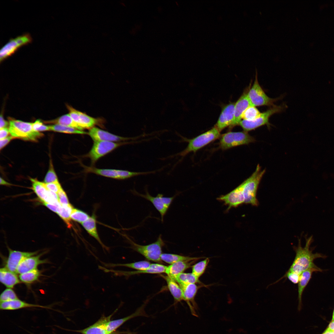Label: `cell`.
I'll list each match as a JSON object with an SVG mask.
<instances>
[{
	"instance_id": "53",
	"label": "cell",
	"mask_w": 334,
	"mask_h": 334,
	"mask_svg": "<svg viewBox=\"0 0 334 334\" xmlns=\"http://www.w3.org/2000/svg\"><path fill=\"white\" fill-rule=\"evenodd\" d=\"M332 321H334V309L333 312Z\"/></svg>"
},
{
	"instance_id": "33",
	"label": "cell",
	"mask_w": 334,
	"mask_h": 334,
	"mask_svg": "<svg viewBox=\"0 0 334 334\" xmlns=\"http://www.w3.org/2000/svg\"><path fill=\"white\" fill-rule=\"evenodd\" d=\"M87 171L97 174L113 178L119 179L118 169H100L88 167Z\"/></svg>"
},
{
	"instance_id": "28",
	"label": "cell",
	"mask_w": 334,
	"mask_h": 334,
	"mask_svg": "<svg viewBox=\"0 0 334 334\" xmlns=\"http://www.w3.org/2000/svg\"><path fill=\"white\" fill-rule=\"evenodd\" d=\"M161 258L162 261L171 264L180 261H197L203 258L190 257L173 254L162 253Z\"/></svg>"
},
{
	"instance_id": "48",
	"label": "cell",
	"mask_w": 334,
	"mask_h": 334,
	"mask_svg": "<svg viewBox=\"0 0 334 334\" xmlns=\"http://www.w3.org/2000/svg\"><path fill=\"white\" fill-rule=\"evenodd\" d=\"M10 133L9 128L7 127L1 128L0 129V139H1L7 137Z\"/></svg>"
},
{
	"instance_id": "8",
	"label": "cell",
	"mask_w": 334,
	"mask_h": 334,
	"mask_svg": "<svg viewBox=\"0 0 334 334\" xmlns=\"http://www.w3.org/2000/svg\"><path fill=\"white\" fill-rule=\"evenodd\" d=\"M285 105H275L272 106L266 111L261 113L257 119L253 121L242 120L239 125L244 131L248 132L264 125L269 126V119L273 114L281 112L285 109Z\"/></svg>"
},
{
	"instance_id": "22",
	"label": "cell",
	"mask_w": 334,
	"mask_h": 334,
	"mask_svg": "<svg viewBox=\"0 0 334 334\" xmlns=\"http://www.w3.org/2000/svg\"><path fill=\"white\" fill-rule=\"evenodd\" d=\"M145 304L142 305L138 308L133 314L128 316L116 320L109 321L108 323L107 330L109 334H111L123 324L130 319L138 316L147 317L148 315L144 310Z\"/></svg>"
},
{
	"instance_id": "19",
	"label": "cell",
	"mask_w": 334,
	"mask_h": 334,
	"mask_svg": "<svg viewBox=\"0 0 334 334\" xmlns=\"http://www.w3.org/2000/svg\"><path fill=\"white\" fill-rule=\"evenodd\" d=\"M323 270L315 265L310 268L304 271L300 275L298 285V309L301 307L302 303V296L304 290L311 279L312 274L314 272H322Z\"/></svg>"
},
{
	"instance_id": "1",
	"label": "cell",
	"mask_w": 334,
	"mask_h": 334,
	"mask_svg": "<svg viewBox=\"0 0 334 334\" xmlns=\"http://www.w3.org/2000/svg\"><path fill=\"white\" fill-rule=\"evenodd\" d=\"M258 164L252 174L241 184L227 194L218 198L219 200L228 206V209L236 207L243 204L257 206L258 202L256 195L261 180L265 172Z\"/></svg>"
},
{
	"instance_id": "10",
	"label": "cell",
	"mask_w": 334,
	"mask_h": 334,
	"mask_svg": "<svg viewBox=\"0 0 334 334\" xmlns=\"http://www.w3.org/2000/svg\"><path fill=\"white\" fill-rule=\"evenodd\" d=\"M31 35L26 33L12 38L3 46L0 51V61L1 62L14 54L20 47L32 42Z\"/></svg>"
},
{
	"instance_id": "38",
	"label": "cell",
	"mask_w": 334,
	"mask_h": 334,
	"mask_svg": "<svg viewBox=\"0 0 334 334\" xmlns=\"http://www.w3.org/2000/svg\"><path fill=\"white\" fill-rule=\"evenodd\" d=\"M261 113L255 107L251 106L246 109L243 112L242 118L243 120L253 121L259 117Z\"/></svg>"
},
{
	"instance_id": "47",
	"label": "cell",
	"mask_w": 334,
	"mask_h": 334,
	"mask_svg": "<svg viewBox=\"0 0 334 334\" xmlns=\"http://www.w3.org/2000/svg\"><path fill=\"white\" fill-rule=\"evenodd\" d=\"M14 138L12 136H9L0 139V148L1 149L5 147Z\"/></svg>"
},
{
	"instance_id": "52",
	"label": "cell",
	"mask_w": 334,
	"mask_h": 334,
	"mask_svg": "<svg viewBox=\"0 0 334 334\" xmlns=\"http://www.w3.org/2000/svg\"><path fill=\"white\" fill-rule=\"evenodd\" d=\"M322 334H334V331L326 329Z\"/></svg>"
},
{
	"instance_id": "41",
	"label": "cell",
	"mask_w": 334,
	"mask_h": 334,
	"mask_svg": "<svg viewBox=\"0 0 334 334\" xmlns=\"http://www.w3.org/2000/svg\"><path fill=\"white\" fill-rule=\"evenodd\" d=\"M57 181H58V178L55 172L52 161L50 160L49 168L45 178L44 182L47 183Z\"/></svg>"
},
{
	"instance_id": "20",
	"label": "cell",
	"mask_w": 334,
	"mask_h": 334,
	"mask_svg": "<svg viewBox=\"0 0 334 334\" xmlns=\"http://www.w3.org/2000/svg\"><path fill=\"white\" fill-rule=\"evenodd\" d=\"M43 254V253H41L24 259L19 265L16 273L20 274L30 271L37 269V267L40 264L47 263L46 260L40 259V257Z\"/></svg>"
},
{
	"instance_id": "23",
	"label": "cell",
	"mask_w": 334,
	"mask_h": 334,
	"mask_svg": "<svg viewBox=\"0 0 334 334\" xmlns=\"http://www.w3.org/2000/svg\"><path fill=\"white\" fill-rule=\"evenodd\" d=\"M111 316L102 317L93 325L79 332L83 334H109L107 332V327Z\"/></svg>"
},
{
	"instance_id": "36",
	"label": "cell",
	"mask_w": 334,
	"mask_h": 334,
	"mask_svg": "<svg viewBox=\"0 0 334 334\" xmlns=\"http://www.w3.org/2000/svg\"><path fill=\"white\" fill-rule=\"evenodd\" d=\"M51 131L71 134H86L88 133L72 127L59 124L50 126Z\"/></svg>"
},
{
	"instance_id": "42",
	"label": "cell",
	"mask_w": 334,
	"mask_h": 334,
	"mask_svg": "<svg viewBox=\"0 0 334 334\" xmlns=\"http://www.w3.org/2000/svg\"><path fill=\"white\" fill-rule=\"evenodd\" d=\"M300 275L292 272L287 271L284 275L279 280L272 284H274L278 282L280 280L285 278H288L291 282L294 284L298 283L299 280Z\"/></svg>"
},
{
	"instance_id": "4",
	"label": "cell",
	"mask_w": 334,
	"mask_h": 334,
	"mask_svg": "<svg viewBox=\"0 0 334 334\" xmlns=\"http://www.w3.org/2000/svg\"><path fill=\"white\" fill-rule=\"evenodd\" d=\"M9 123L10 133L14 138L36 141L44 135L33 129L32 123L13 119H10Z\"/></svg>"
},
{
	"instance_id": "13",
	"label": "cell",
	"mask_w": 334,
	"mask_h": 334,
	"mask_svg": "<svg viewBox=\"0 0 334 334\" xmlns=\"http://www.w3.org/2000/svg\"><path fill=\"white\" fill-rule=\"evenodd\" d=\"M32 189L42 203L54 204L59 202L57 194L48 190L45 183L36 179L30 178Z\"/></svg>"
},
{
	"instance_id": "45",
	"label": "cell",
	"mask_w": 334,
	"mask_h": 334,
	"mask_svg": "<svg viewBox=\"0 0 334 334\" xmlns=\"http://www.w3.org/2000/svg\"><path fill=\"white\" fill-rule=\"evenodd\" d=\"M42 203L44 205H45L49 209L57 213L58 212L61 206V205L59 202L54 204L46 203Z\"/></svg>"
},
{
	"instance_id": "15",
	"label": "cell",
	"mask_w": 334,
	"mask_h": 334,
	"mask_svg": "<svg viewBox=\"0 0 334 334\" xmlns=\"http://www.w3.org/2000/svg\"><path fill=\"white\" fill-rule=\"evenodd\" d=\"M9 255L5 268L10 271L16 273L17 268L22 261L24 259L36 255L38 251L23 252L12 250L8 247Z\"/></svg>"
},
{
	"instance_id": "39",
	"label": "cell",
	"mask_w": 334,
	"mask_h": 334,
	"mask_svg": "<svg viewBox=\"0 0 334 334\" xmlns=\"http://www.w3.org/2000/svg\"><path fill=\"white\" fill-rule=\"evenodd\" d=\"M70 217L72 220L80 223H83L89 217L86 212L78 209L73 208L71 212Z\"/></svg>"
},
{
	"instance_id": "40",
	"label": "cell",
	"mask_w": 334,
	"mask_h": 334,
	"mask_svg": "<svg viewBox=\"0 0 334 334\" xmlns=\"http://www.w3.org/2000/svg\"><path fill=\"white\" fill-rule=\"evenodd\" d=\"M16 294L11 289L7 288L1 293L0 296V301L4 302L10 301L18 299Z\"/></svg>"
},
{
	"instance_id": "31",
	"label": "cell",
	"mask_w": 334,
	"mask_h": 334,
	"mask_svg": "<svg viewBox=\"0 0 334 334\" xmlns=\"http://www.w3.org/2000/svg\"><path fill=\"white\" fill-rule=\"evenodd\" d=\"M44 122L46 123H53L55 124L60 125L83 131L82 129L72 119L69 114L63 115L56 119L45 121Z\"/></svg>"
},
{
	"instance_id": "34",
	"label": "cell",
	"mask_w": 334,
	"mask_h": 334,
	"mask_svg": "<svg viewBox=\"0 0 334 334\" xmlns=\"http://www.w3.org/2000/svg\"><path fill=\"white\" fill-rule=\"evenodd\" d=\"M73 208L70 204L66 205H61L57 213L67 225L68 228L72 226L71 223V214Z\"/></svg>"
},
{
	"instance_id": "5",
	"label": "cell",
	"mask_w": 334,
	"mask_h": 334,
	"mask_svg": "<svg viewBox=\"0 0 334 334\" xmlns=\"http://www.w3.org/2000/svg\"><path fill=\"white\" fill-rule=\"evenodd\" d=\"M130 242L132 248L148 260L157 263H162L161 257L162 254V248L165 245V243L161 235H159L155 242L147 245H140L131 240H130Z\"/></svg>"
},
{
	"instance_id": "2",
	"label": "cell",
	"mask_w": 334,
	"mask_h": 334,
	"mask_svg": "<svg viewBox=\"0 0 334 334\" xmlns=\"http://www.w3.org/2000/svg\"><path fill=\"white\" fill-rule=\"evenodd\" d=\"M313 240L312 236L308 238H306V245L303 247L301 245V240L299 239L298 246L293 247L296 253L295 259L287 271L293 272L300 275L304 271L315 265L314 261L316 259L326 258V255L322 254L313 253V250L310 248Z\"/></svg>"
},
{
	"instance_id": "37",
	"label": "cell",
	"mask_w": 334,
	"mask_h": 334,
	"mask_svg": "<svg viewBox=\"0 0 334 334\" xmlns=\"http://www.w3.org/2000/svg\"><path fill=\"white\" fill-rule=\"evenodd\" d=\"M209 262V258H207L194 264L192 266V273L199 278L204 272Z\"/></svg>"
},
{
	"instance_id": "21",
	"label": "cell",
	"mask_w": 334,
	"mask_h": 334,
	"mask_svg": "<svg viewBox=\"0 0 334 334\" xmlns=\"http://www.w3.org/2000/svg\"><path fill=\"white\" fill-rule=\"evenodd\" d=\"M247 92H245L235 104L234 117L231 127L239 125L242 120V115L249 107L252 106L248 98Z\"/></svg>"
},
{
	"instance_id": "49",
	"label": "cell",
	"mask_w": 334,
	"mask_h": 334,
	"mask_svg": "<svg viewBox=\"0 0 334 334\" xmlns=\"http://www.w3.org/2000/svg\"><path fill=\"white\" fill-rule=\"evenodd\" d=\"M0 129L7 127L9 126V123L4 119L2 114L0 115Z\"/></svg>"
},
{
	"instance_id": "26",
	"label": "cell",
	"mask_w": 334,
	"mask_h": 334,
	"mask_svg": "<svg viewBox=\"0 0 334 334\" xmlns=\"http://www.w3.org/2000/svg\"><path fill=\"white\" fill-rule=\"evenodd\" d=\"M196 260L190 262L180 261L170 264L167 266L165 273L172 278L178 274L183 272L191 267Z\"/></svg>"
},
{
	"instance_id": "18",
	"label": "cell",
	"mask_w": 334,
	"mask_h": 334,
	"mask_svg": "<svg viewBox=\"0 0 334 334\" xmlns=\"http://www.w3.org/2000/svg\"><path fill=\"white\" fill-rule=\"evenodd\" d=\"M167 266L159 263H151L150 266L147 269L142 270H136L131 271H116L105 269V272H112L117 275L124 276H126L140 274H159L165 272Z\"/></svg>"
},
{
	"instance_id": "24",
	"label": "cell",
	"mask_w": 334,
	"mask_h": 334,
	"mask_svg": "<svg viewBox=\"0 0 334 334\" xmlns=\"http://www.w3.org/2000/svg\"><path fill=\"white\" fill-rule=\"evenodd\" d=\"M31 307L49 308L47 306L28 303L19 299L8 302H1L0 304V309L2 310H15Z\"/></svg>"
},
{
	"instance_id": "35",
	"label": "cell",
	"mask_w": 334,
	"mask_h": 334,
	"mask_svg": "<svg viewBox=\"0 0 334 334\" xmlns=\"http://www.w3.org/2000/svg\"><path fill=\"white\" fill-rule=\"evenodd\" d=\"M40 275L41 272L37 268L19 274V278L23 282L29 284L37 280Z\"/></svg>"
},
{
	"instance_id": "6",
	"label": "cell",
	"mask_w": 334,
	"mask_h": 334,
	"mask_svg": "<svg viewBox=\"0 0 334 334\" xmlns=\"http://www.w3.org/2000/svg\"><path fill=\"white\" fill-rule=\"evenodd\" d=\"M219 147L226 150L234 147L248 144L255 141V138L246 131L229 132L220 136Z\"/></svg>"
},
{
	"instance_id": "11",
	"label": "cell",
	"mask_w": 334,
	"mask_h": 334,
	"mask_svg": "<svg viewBox=\"0 0 334 334\" xmlns=\"http://www.w3.org/2000/svg\"><path fill=\"white\" fill-rule=\"evenodd\" d=\"M134 194L143 198L150 201L160 214L161 221H163L164 216L166 213L170 205L176 195L171 197H165L161 194H158L156 197L151 196L147 190L145 194H140L134 191Z\"/></svg>"
},
{
	"instance_id": "16",
	"label": "cell",
	"mask_w": 334,
	"mask_h": 334,
	"mask_svg": "<svg viewBox=\"0 0 334 334\" xmlns=\"http://www.w3.org/2000/svg\"><path fill=\"white\" fill-rule=\"evenodd\" d=\"M179 285L182 290L183 300L187 303L191 314L193 315L197 316L195 311L197 306L195 298L199 287L196 284H181Z\"/></svg>"
},
{
	"instance_id": "25",
	"label": "cell",
	"mask_w": 334,
	"mask_h": 334,
	"mask_svg": "<svg viewBox=\"0 0 334 334\" xmlns=\"http://www.w3.org/2000/svg\"><path fill=\"white\" fill-rule=\"evenodd\" d=\"M16 273L11 272L5 267L0 269V281L7 288H13L15 285L20 283V280Z\"/></svg>"
},
{
	"instance_id": "54",
	"label": "cell",
	"mask_w": 334,
	"mask_h": 334,
	"mask_svg": "<svg viewBox=\"0 0 334 334\" xmlns=\"http://www.w3.org/2000/svg\"></svg>"
},
{
	"instance_id": "32",
	"label": "cell",
	"mask_w": 334,
	"mask_h": 334,
	"mask_svg": "<svg viewBox=\"0 0 334 334\" xmlns=\"http://www.w3.org/2000/svg\"><path fill=\"white\" fill-rule=\"evenodd\" d=\"M172 278L179 285L196 284L200 282L199 280V278L195 276L192 272L191 273L182 272Z\"/></svg>"
},
{
	"instance_id": "14",
	"label": "cell",
	"mask_w": 334,
	"mask_h": 334,
	"mask_svg": "<svg viewBox=\"0 0 334 334\" xmlns=\"http://www.w3.org/2000/svg\"><path fill=\"white\" fill-rule=\"evenodd\" d=\"M88 134L94 142L105 141L119 142L135 140L143 136V135L135 137H125L117 135L108 131L94 127L89 129Z\"/></svg>"
},
{
	"instance_id": "44",
	"label": "cell",
	"mask_w": 334,
	"mask_h": 334,
	"mask_svg": "<svg viewBox=\"0 0 334 334\" xmlns=\"http://www.w3.org/2000/svg\"><path fill=\"white\" fill-rule=\"evenodd\" d=\"M45 184L48 190L57 194L62 188L58 181Z\"/></svg>"
},
{
	"instance_id": "51",
	"label": "cell",
	"mask_w": 334,
	"mask_h": 334,
	"mask_svg": "<svg viewBox=\"0 0 334 334\" xmlns=\"http://www.w3.org/2000/svg\"><path fill=\"white\" fill-rule=\"evenodd\" d=\"M0 184L3 185L10 186L11 184L5 181L2 178H0Z\"/></svg>"
},
{
	"instance_id": "9",
	"label": "cell",
	"mask_w": 334,
	"mask_h": 334,
	"mask_svg": "<svg viewBox=\"0 0 334 334\" xmlns=\"http://www.w3.org/2000/svg\"><path fill=\"white\" fill-rule=\"evenodd\" d=\"M141 142L139 141L120 143L105 141L94 142L88 156L91 159L92 163L94 164L100 158L120 146Z\"/></svg>"
},
{
	"instance_id": "7",
	"label": "cell",
	"mask_w": 334,
	"mask_h": 334,
	"mask_svg": "<svg viewBox=\"0 0 334 334\" xmlns=\"http://www.w3.org/2000/svg\"><path fill=\"white\" fill-rule=\"evenodd\" d=\"M247 95L251 105L255 107L264 105L272 107L278 100L271 98L266 94L259 83L257 72L254 83L247 91Z\"/></svg>"
},
{
	"instance_id": "30",
	"label": "cell",
	"mask_w": 334,
	"mask_h": 334,
	"mask_svg": "<svg viewBox=\"0 0 334 334\" xmlns=\"http://www.w3.org/2000/svg\"><path fill=\"white\" fill-rule=\"evenodd\" d=\"M151 264V263L147 261H141L123 264L104 263V265L107 267H114L116 266H124L136 270H142L146 269L150 266Z\"/></svg>"
},
{
	"instance_id": "29",
	"label": "cell",
	"mask_w": 334,
	"mask_h": 334,
	"mask_svg": "<svg viewBox=\"0 0 334 334\" xmlns=\"http://www.w3.org/2000/svg\"><path fill=\"white\" fill-rule=\"evenodd\" d=\"M82 224L88 233L96 239L103 247L107 249L101 242L98 236L96 229V217L94 215H92V216L90 217L87 221L82 223Z\"/></svg>"
},
{
	"instance_id": "50",
	"label": "cell",
	"mask_w": 334,
	"mask_h": 334,
	"mask_svg": "<svg viewBox=\"0 0 334 334\" xmlns=\"http://www.w3.org/2000/svg\"><path fill=\"white\" fill-rule=\"evenodd\" d=\"M326 329L334 331V321H331Z\"/></svg>"
},
{
	"instance_id": "46",
	"label": "cell",
	"mask_w": 334,
	"mask_h": 334,
	"mask_svg": "<svg viewBox=\"0 0 334 334\" xmlns=\"http://www.w3.org/2000/svg\"><path fill=\"white\" fill-rule=\"evenodd\" d=\"M43 124L39 119L36 120L34 123H32V127L33 129L36 131L39 132Z\"/></svg>"
},
{
	"instance_id": "17",
	"label": "cell",
	"mask_w": 334,
	"mask_h": 334,
	"mask_svg": "<svg viewBox=\"0 0 334 334\" xmlns=\"http://www.w3.org/2000/svg\"><path fill=\"white\" fill-rule=\"evenodd\" d=\"M235 104H229L223 108L215 126L220 132L228 126H231L234 117Z\"/></svg>"
},
{
	"instance_id": "12",
	"label": "cell",
	"mask_w": 334,
	"mask_h": 334,
	"mask_svg": "<svg viewBox=\"0 0 334 334\" xmlns=\"http://www.w3.org/2000/svg\"><path fill=\"white\" fill-rule=\"evenodd\" d=\"M66 107L71 117L83 130L85 129H90L95 125L103 126V121L101 119L91 117L68 105H66Z\"/></svg>"
},
{
	"instance_id": "3",
	"label": "cell",
	"mask_w": 334,
	"mask_h": 334,
	"mask_svg": "<svg viewBox=\"0 0 334 334\" xmlns=\"http://www.w3.org/2000/svg\"><path fill=\"white\" fill-rule=\"evenodd\" d=\"M219 131L214 127L209 130L191 139L182 137L183 141L188 143L186 148L183 151L170 156L184 157L190 152H195L198 150L219 138L221 136Z\"/></svg>"
},
{
	"instance_id": "43",
	"label": "cell",
	"mask_w": 334,
	"mask_h": 334,
	"mask_svg": "<svg viewBox=\"0 0 334 334\" xmlns=\"http://www.w3.org/2000/svg\"><path fill=\"white\" fill-rule=\"evenodd\" d=\"M58 201L61 205H67L70 203L65 192L62 188L57 193Z\"/></svg>"
},
{
	"instance_id": "27",
	"label": "cell",
	"mask_w": 334,
	"mask_h": 334,
	"mask_svg": "<svg viewBox=\"0 0 334 334\" xmlns=\"http://www.w3.org/2000/svg\"><path fill=\"white\" fill-rule=\"evenodd\" d=\"M166 280L168 288L173 297L175 303L183 300L182 289L179 285L168 276H162Z\"/></svg>"
}]
</instances>
